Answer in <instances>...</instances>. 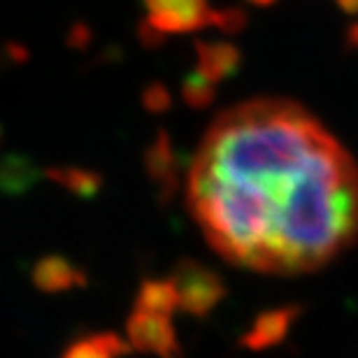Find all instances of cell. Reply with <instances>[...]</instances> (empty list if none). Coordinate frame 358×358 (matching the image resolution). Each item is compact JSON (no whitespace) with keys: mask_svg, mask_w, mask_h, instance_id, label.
I'll use <instances>...</instances> for the list:
<instances>
[{"mask_svg":"<svg viewBox=\"0 0 358 358\" xmlns=\"http://www.w3.org/2000/svg\"><path fill=\"white\" fill-rule=\"evenodd\" d=\"M189 205L210 245L268 275L312 272L358 238V168L289 100H249L205 133Z\"/></svg>","mask_w":358,"mask_h":358,"instance_id":"6da1fadb","label":"cell"},{"mask_svg":"<svg viewBox=\"0 0 358 358\" xmlns=\"http://www.w3.org/2000/svg\"><path fill=\"white\" fill-rule=\"evenodd\" d=\"M175 310H179V298L170 279H149L142 284L126 324L128 347L163 358L177 356Z\"/></svg>","mask_w":358,"mask_h":358,"instance_id":"7a4b0ae2","label":"cell"},{"mask_svg":"<svg viewBox=\"0 0 358 358\" xmlns=\"http://www.w3.org/2000/svg\"><path fill=\"white\" fill-rule=\"evenodd\" d=\"M145 24L152 38L196 33L207 26H217L221 31H235L242 26V14L212 10L210 0H145Z\"/></svg>","mask_w":358,"mask_h":358,"instance_id":"3957f363","label":"cell"},{"mask_svg":"<svg viewBox=\"0 0 358 358\" xmlns=\"http://www.w3.org/2000/svg\"><path fill=\"white\" fill-rule=\"evenodd\" d=\"M170 282L177 291L179 310L189 312L193 317L207 314L224 296V284H221L217 272L193 261L179 263Z\"/></svg>","mask_w":358,"mask_h":358,"instance_id":"277c9868","label":"cell"},{"mask_svg":"<svg viewBox=\"0 0 358 358\" xmlns=\"http://www.w3.org/2000/svg\"><path fill=\"white\" fill-rule=\"evenodd\" d=\"M33 279L45 291H66L73 289L75 284L84 282V275L77 270V266L61 259V256H47L35 266Z\"/></svg>","mask_w":358,"mask_h":358,"instance_id":"5b68a950","label":"cell"},{"mask_svg":"<svg viewBox=\"0 0 358 358\" xmlns=\"http://www.w3.org/2000/svg\"><path fill=\"white\" fill-rule=\"evenodd\" d=\"M128 349H131L128 342L121 340L119 335L98 333V335H89V338L75 340L63 352V358H121Z\"/></svg>","mask_w":358,"mask_h":358,"instance_id":"8992f818","label":"cell"},{"mask_svg":"<svg viewBox=\"0 0 358 358\" xmlns=\"http://www.w3.org/2000/svg\"><path fill=\"white\" fill-rule=\"evenodd\" d=\"M247 3H252V5H270V3H275V0H247Z\"/></svg>","mask_w":358,"mask_h":358,"instance_id":"52a82bcc","label":"cell"}]
</instances>
